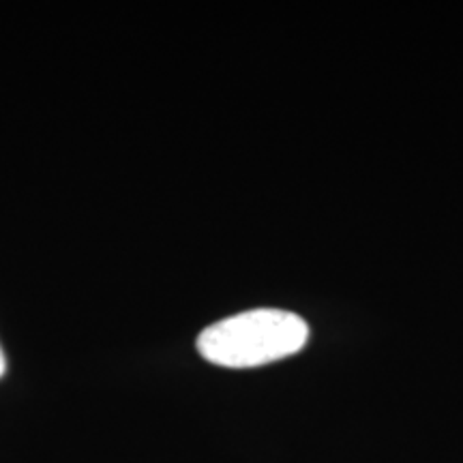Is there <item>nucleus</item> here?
Masks as SVG:
<instances>
[{
  "mask_svg": "<svg viewBox=\"0 0 463 463\" xmlns=\"http://www.w3.org/2000/svg\"><path fill=\"white\" fill-rule=\"evenodd\" d=\"M309 339L303 317L281 309H251L219 320L198 337V352L208 363L249 369L300 352Z\"/></svg>",
  "mask_w": 463,
  "mask_h": 463,
  "instance_id": "obj_1",
  "label": "nucleus"
},
{
  "mask_svg": "<svg viewBox=\"0 0 463 463\" xmlns=\"http://www.w3.org/2000/svg\"><path fill=\"white\" fill-rule=\"evenodd\" d=\"M5 369H7V363H5V354H3V347H0V378L5 375Z\"/></svg>",
  "mask_w": 463,
  "mask_h": 463,
  "instance_id": "obj_2",
  "label": "nucleus"
}]
</instances>
